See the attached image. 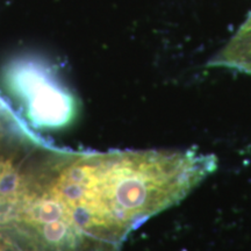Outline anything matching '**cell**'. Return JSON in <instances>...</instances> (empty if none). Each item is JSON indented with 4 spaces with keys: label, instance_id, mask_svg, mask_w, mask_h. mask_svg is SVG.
Masks as SVG:
<instances>
[{
    "label": "cell",
    "instance_id": "obj_1",
    "mask_svg": "<svg viewBox=\"0 0 251 251\" xmlns=\"http://www.w3.org/2000/svg\"><path fill=\"white\" fill-rule=\"evenodd\" d=\"M216 165L196 149L51 153L45 184L87 237L119 251L133 229L181 201Z\"/></svg>",
    "mask_w": 251,
    "mask_h": 251
},
{
    "label": "cell",
    "instance_id": "obj_2",
    "mask_svg": "<svg viewBox=\"0 0 251 251\" xmlns=\"http://www.w3.org/2000/svg\"><path fill=\"white\" fill-rule=\"evenodd\" d=\"M14 85L28 98L29 109L34 118L54 121V113L67 118V109L71 108V99L54 85L45 74L35 68L25 67L14 72Z\"/></svg>",
    "mask_w": 251,
    "mask_h": 251
}]
</instances>
